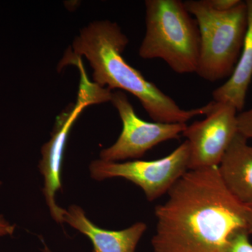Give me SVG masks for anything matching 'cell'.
Instances as JSON below:
<instances>
[{
  "label": "cell",
  "mask_w": 252,
  "mask_h": 252,
  "mask_svg": "<svg viewBox=\"0 0 252 252\" xmlns=\"http://www.w3.org/2000/svg\"><path fill=\"white\" fill-rule=\"evenodd\" d=\"M167 194L155 208L154 252H219L233 231L246 229V205L228 191L218 167L188 170Z\"/></svg>",
  "instance_id": "6da1fadb"
},
{
  "label": "cell",
  "mask_w": 252,
  "mask_h": 252,
  "mask_svg": "<svg viewBox=\"0 0 252 252\" xmlns=\"http://www.w3.org/2000/svg\"><path fill=\"white\" fill-rule=\"evenodd\" d=\"M128 43V38L117 23L108 20L94 21L83 28L74 39L73 54L65 55L61 67L84 56L92 67L94 84L135 96L154 122L187 124L193 118L208 112L209 103L200 108L182 109L171 97L146 79L123 56Z\"/></svg>",
  "instance_id": "7a4b0ae2"
},
{
  "label": "cell",
  "mask_w": 252,
  "mask_h": 252,
  "mask_svg": "<svg viewBox=\"0 0 252 252\" xmlns=\"http://www.w3.org/2000/svg\"><path fill=\"white\" fill-rule=\"evenodd\" d=\"M145 34L139 55L165 61L177 74L196 73L200 56L198 23L180 0H147Z\"/></svg>",
  "instance_id": "3957f363"
},
{
  "label": "cell",
  "mask_w": 252,
  "mask_h": 252,
  "mask_svg": "<svg viewBox=\"0 0 252 252\" xmlns=\"http://www.w3.org/2000/svg\"><path fill=\"white\" fill-rule=\"evenodd\" d=\"M198 23L200 37V56L196 74L210 82L228 78L234 70L248 27L245 1L234 9L217 11L205 0L184 1Z\"/></svg>",
  "instance_id": "277c9868"
},
{
  "label": "cell",
  "mask_w": 252,
  "mask_h": 252,
  "mask_svg": "<svg viewBox=\"0 0 252 252\" xmlns=\"http://www.w3.org/2000/svg\"><path fill=\"white\" fill-rule=\"evenodd\" d=\"M81 82L77 102L71 110L63 113L58 119L51 140L43 146L42 159L39 167L44 176L43 189L46 203L58 223H64V215L67 210L59 207L56 202V195L62 189L61 172L63 155L68 135L73 125L84 109L90 104L110 102L112 91L102 88L88 79L85 69H81Z\"/></svg>",
  "instance_id": "5b68a950"
},
{
  "label": "cell",
  "mask_w": 252,
  "mask_h": 252,
  "mask_svg": "<svg viewBox=\"0 0 252 252\" xmlns=\"http://www.w3.org/2000/svg\"><path fill=\"white\" fill-rule=\"evenodd\" d=\"M189 147L187 141L171 154L154 160L124 162L96 160L90 165L91 177L96 180L122 177L143 190L149 201H154L168 193L181 177L188 171Z\"/></svg>",
  "instance_id": "8992f818"
},
{
  "label": "cell",
  "mask_w": 252,
  "mask_h": 252,
  "mask_svg": "<svg viewBox=\"0 0 252 252\" xmlns=\"http://www.w3.org/2000/svg\"><path fill=\"white\" fill-rule=\"evenodd\" d=\"M110 102L117 109L123 128L112 146L100 152L101 160L119 162L128 158H140L158 144L175 140L182 135L187 124H164L142 120L122 91L112 92Z\"/></svg>",
  "instance_id": "52a82bcc"
},
{
  "label": "cell",
  "mask_w": 252,
  "mask_h": 252,
  "mask_svg": "<svg viewBox=\"0 0 252 252\" xmlns=\"http://www.w3.org/2000/svg\"><path fill=\"white\" fill-rule=\"evenodd\" d=\"M238 114L230 104L212 101L203 120L187 126L182 135L189 144V170L219 166L238 133Z\"/></svg>",
  "instance_id": "ba28073f"
},
{
  "label": "cell",
  "mask_w": 252,
  "mask_h": 252,
  "mask_svg": "<svg viewBox=\"0 0 252 252\" xmlns=\"http://www.w3.org/2000/svg\"><path fill=\"white\" fill-rule=\"evenodd\" d=\"M63 220L90 239L94 246L93 252H135L147 228L146 223L137 222L122 230L102 229L91 222L77 205H71Z\"/></svg>",
  "instance_id": "9c48e42d"
},
{
  "label": "cell",
  "mask_w": 252,
  "mask_h": 252,
  "mask_svg": "<svg viewBox=\"0 0 252 252\" xmlns=\"http://www.w3.org/2000/svg\"><path fill=\"white\" fill-rule=\"evenodd\" d=\"M218 170L228 191L243 205H252V147L246 137L235 135Z\"/></svg>",
  "instance_id": "30bf717a"
},
{
  "label": "cell",
  "mask_w": 252,
  "mask_h": 252,
  "mask_svg": "<svg viewBox=\"0 0 252 252\" xmlns=\"http://www.w3.org/2000/svg\"><path fill=\"white\" fill-rule=\"evenodd\" d=\"M248 7V27L241 54L228 80L212 92L213 101L225 102L238 112L245 107L252 79V0L245 1Z\"/></svg>",
  "instance_id": "8fae6325"
},
{
  "label": "cell",
  "mask_w": 252,
  "mask_h": 252,
  "mask_svg": "<svg viewBox=\"0 0 252 252\" xmlns=\"http://www.w3.org/2000/svg\"><path fill=\"white\" fill-rule=\"evenodd\" d=\"M245 228L235 230L220 246L219 252H252V244Z\"/></svg>",
  "instance_id": "7c38bea8"
},
{
  "label": "cell",
  "mask_w": 252,
  "mask_h": 252,
  "mask_svg": "<svg viewBox=\"0 0 252 252\" xmlns=\"http://www.w3.org/2000/svg\"><path fill=\"white\" fill-rule=\"evenodd\" d=\"M238 130L248 140L252 139V107L238 114Z\"/></svg>",
  "instance_id": "4fadbf2b"
},
{
  "label": "cell",
  "mask_w": 252,
  "mask_h": 252,
  "mask_svg": "<svg viewBox=\"0 0 252 252\" xmlns=\"http://www.w3.org/2000/svg\"><path fill=\"white\" fill-rule=\"evenodd\" d=\"M207 6L217 11H228L234 9L241 0H205Z\"/></svg>",
  "instance_id": "5bb4252c"
},
{
  "label": "cell",
  "mask_w": 252,
  "mask_h": 252,
  "mask_svg": "<svg viewBox=\"0 0 252 252\" xmlns=\"http://www.w3.org/2000/svg\"><path fill=\"white\" fill-rule=\"evenodd\" d=\"M15 230V225L10 224L4 220V217L0 216V236L6 235H12Z\"/></svg>",
  "instance_id": "9a60e30c"
},
{
  "label": "cell",
  "mask_w": 252,
  "mask_h": 252,
  "mask_svg": "<svg viewBox=\"0 0 252 252\" xmlns=\"http://www.w3.org/2000/svg\"><path fill=\"white\" fill-rule=\"evenodd\" d=\"M247 207V226L249 234H252V205H246Z\"/></svg>",
  "instance_id": "2e32d148"
},
{
  "label": "cell",
  "mask_w": 252,
  "mask_h": 252,
  "mask_svg": "<svg viewBox=\"0 0 252 252\" xmlns=\"http://www.w3.org/2000/svg\"><path fill=\"white\" fill-rule=\"evenodd\" d=\"M44 252H51L49 249H48L47 247L45 246V250H44Z\"/></svg>",
  "instance_id": "e0dca14e"
}]
</instances>
